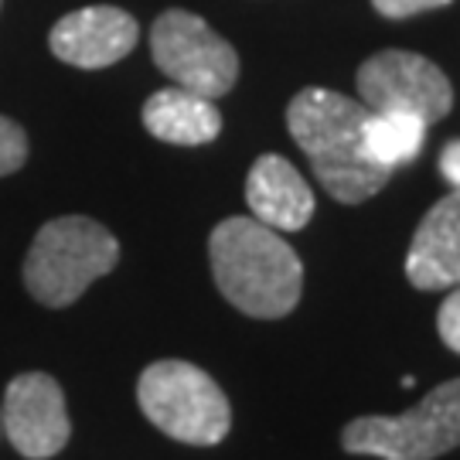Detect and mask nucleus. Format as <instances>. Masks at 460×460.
<instances>
[{
	"label": "nucleus",
	"mask_w": 460,
	"mask_h": 460,
	"mask_svg": "<svg viewBox=\"0 0 460 460\" xmlns=\"http://www.w3.org/2000/svg\"><path fill=\"white\" fill-rule=\"evenodd\" d=\"M119 243L106 226L89 215H62L45 222L24 256V287L45 307H68L113 273Z\"/></svg>",
	"instance_id": "nucleus-3"
},
{
	"label": "nucleus",
	"mask_w": 460,
	"mask_h": 460,
	"mask_svg": "<svg viewBox=\"0 0 460 460\" xmlns=\"http://www.w3.org/2000/svg\"><path fill=\"white\" fill-rule=\"evenodd\" d=\"M406 279L416 290L460 287V188L444 195L412 232Z\"/></svg>",
	"instance_id": "nucleus-10"
},
{
	"label": "nucleus",
	"mask_w": 460,
	"mask_h": 460,
	"mask_svg": "<svg viewBox=\"0 0 460 460\" xmlns=\"http://www.w3.org/2000/svg\"><path fill=\"white\" fill-rule=\"evenodd\" d=\"M154 66L174 85L205 99H222L239 79V55L205 17L171 7L150 28Z\"/></svg>",
	"instance_id": "nucleus-6"
},
{
	"label": "nucleus",
	"mask_w": 460,
	"mask_h": 460,
	"mask_svg": "<svg viewBox=\"0 0 460 460\" xmlns=\"http://www.w3.org/2000/svg\"><path fill=\"white\" fill-rule=\"evenodd\" d=\"M348 454L378 460H437L460 447V376L437 385L402 416H358L341 429Z\"/></svg>",
	"instance_id": "nucleus-5"
},
{
	"label": "nucleus",
	"mask_w": 460,
	"mask_h": 460,
	"mask_svg": "<svg viewBox=\"0 0 460 460\" xmlns=\"http://www.w3.org/2000/svg\"><path fill=\"white\" fill-rule=\"evenodd\" d=\"M437 334L450 351L460 355V287H454L450 294L444 296L440 311H437Z\"/></svg>",
	"instance_id": "nucleus-15"
},
{
	"label": "nucleus",
	"mask_w": 460,
	"mask_h": 460,
	"mask_svg": "<svg viewBox=\"0 0 460 460\" xmlns=\"http://www.w3.org/2000/svg\"><path fill=\"white\" fill-rule=\"evenodd\" d=\"M137 402L154 427L181 444L215 447L232 429V406L222 385L181 358L147 365L137 378Z\"/></svg>",
	"instance_id": "nucleus-4"
},
{
	"label": "nucleus",
	"mask_w": 460,
	"mask_h": 460,
	"mask_svg": "<svg viewBox=\"0 0 460 460\" xmlns=\"http://www.w3.org/2000/svg\"><path fill=\"white\" fill-rule=\"evenodd\" d=\"M140 38L137 17L123 7L96 4L66 14L49 34V49L55 58L75 68H110L123 62Z\"/></svg>",
	"instance_id": "nucleus-9"
},
{
	"label": "nucleus",
	"mask_w": 460,
	"mask_h": 460,
	"mask_svg": "<svg viewBox=\"0 0 460 460\" xmlns=\"http://www.w3.org/2000/svg\"><path fill=\"white\" fill-rule=\"evenodd\" d=\"M0 429L21 457L49 460L62 454L72 437L62 385L45 372L11 378L0 402Z\"/></svg>",
	"instance_id": "nucleus-8"
},
{
	"label": "nucleus",
	"mask_w": 460,
	"mask_h": 460,
	"mask_svg": "<svg viewBox=\"0 0 460 460\" xmlns=\"http://www.w3.org/2000/svg\"><path fill=\"white\" fill-rule=\"evenodd\" d=\"M24 164H28V133L17 119L0 116V178L14 174Z\"/></svg>",
	"instance_id": "nucleus-14"
},
{
	"label": "nucleus",
	"mask_w": 460,
	"mask_h": 460,
	"mask_svg": "<svg viewBox=\"0 0 460 460\" xmlns=\"http://www.w3.org/2000/svg\"><path fill=\"white\" fill-rule=\"evenodd\" d=\"M208 263L218 294L235 311L279 321L304 294V263L277 229L252 215H232L208 235Z\"/></svg>",
	"instance_id": "nucleus-2"
},
{
	"label": "nucleus",
	"mask_w": 460,
	"mask_h": 460,
	"mask_svg": "<svg viewBox=\"0 0 460 460\" xmlns=\"http://www.w3.org/2000/svg\"><path fill=\"white\" fill-rule=\"evenodd\" d=\"M355 85L358 102L368 113L416 116L433 127L454 110V85L444 75V68L416 51H376L358 66Z\"/></svg>",
	"instance_id": "nucleus-7"
},
{
	"label": "nucleus",
	"mask_w": 460,
	"mask_h": 460,
	"mask_svg": "<svg viewBox=\"0 0 460 460\" xmlns=\"http://www.w3.org/2000/svg\"><path fill=\"white\" fill-rule=\"evenodd\" d=\"M365 110L358 99L334 89L307 85L287 106V130L314 167V178L341 205L376 198L393 171L376 164L365 150Z\"/></svg>",
	"instance_id": "nucleus-1"
},
{
	"label": "nucleus",
	"mask_w": 460,
	"mask_h": 460,
	"mask_svg": "<svg viewBox=\"0 0 460 460\" xmlns=\"http://www.w3.org/2000/svg\"><path fill=\"white\" fill-rule=\"evenodd\" d=\"M427 140V123L416 116L402 113H368L365 119V150L376 164L395 167L416 161V154L423 150Z\"/></svg>",
	"instance_id": "nucleus-13"
},
{
	"label": "nucleus",
	"mask_w": 460,
	"mask_h": 460,
	"mask_svg": "<svg viewBox=\"0 0 460 460\" xmlns=\"http://www.w3.org/2000/svg\"><path fill=\"white\" fill-rule=\"evenodd\" d=\"M440 174L454 188H460V137L457 140H447L444 150H440Z\"/></svg>",
	"instance_id": "nucleus-17"
},
{
	"label": "nucleus",
	"mask_w": 460,
	"mask_h": 460,
	"mask_svg": "<svg viewBox=\"0 0 460 460\" xmlns=\"http://www.w3.org/2000/svg\"><path fill=\"white\" fill-rule=\"evenodd\" d=\"M0 4H4V0H0Z\"/></svg>",
	"instance_id": "nucleus-18"
},
{
	"label": "nucleus",
	"mask_w": 460,
	"mask_h": 460,
	"mask_svg": "<svg viewBox=\"0 0 460 460\" xmlns=\"http://www.w3.org/2000/svg\"><path fill=\"white\" fill-rule=\"evenodd\" d=\"M246 205L256 222L277 232H300L314 218V191L287 157L263 154L249 167Z\"/></svg>",
	"instance_id": "nucleus-11"
},
{
	"label": "nucleus",
	"mask_w": 460,
	"mask_h": 460,
	"mask_svg": "<svg viewBox=\"0 0 460 460\" xmlns=\"http://www.w3.org/2000/svg\"><path fill=\"white\" fill-rule=\"evenodd\" d=\"M140 119L154 140H164L174 147H201V144H212L222 133V113H218L215 99L188 93L181 85L157 89L144 102Z\"/></svg>",
	"instance_id": "nucleus-12"
},
{
	"label": "nucleus",
	"mask_w": 460,
	"mask_h": 460,
	"mask_svg": "<svg viewBox=\"0 0 460 460\" xmlns=\"http://www.w3.org/2000/svg\"><path fill=\"white\" fill-rule=\"evenodd\" d=\"M447 4H454V0H372V7L389 21H406V17L427 14V11H440Z\"/></svg>",
	"instance_id": "nucleus-16"
}]
</instances>
